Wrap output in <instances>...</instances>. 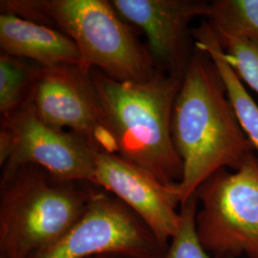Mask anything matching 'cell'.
Wrapping results in <instances>:
<instances>
[{"label": "cell", "instance_id": "obj_1", "mask_svg": "<svg viewBox=\"0 0 258 258\" xmlns=\"http://www.w3.org/2000/svg\"><path fill=\"white\" fill-rule=\"evenodd\" d=\"M171 134L183 162V176L176 184L181 206L216 171L238 170L255 151L213 60L196 46L176 98Z\"/></svg>", "mask_w": 258, "mask_h": 258}, {"label": "cell", "instance_id": "obj_17", "mask_svg": "<svg viewBox=\"0 0 258 258\" xmlns=\"http://www.w3.org/2000/svg\"><path fill=\"white\" fill-rule=\"evenodd\" d=\"M1 14L12 15L37 24H54L44 9L43 0H2Z\"/></svg>", "mask_w": 258, "mask_h": 258}, {"label": "cell", "instance_id": "obj_3", "mask_svg": "<svg viewBox=\"0 0 258 258\" xmlns=\"http://www.w3.org/2000/svg\"><path fill=\"white\" fill-rule=\"evenodd\" d=\"M90 192L35 165L2 169L0 258H30L59 239L83 216Z\"/></svg>", "mask_w": 258, "mask_h": 258}, {"label": "cell", "instance_id": "obj_9", "mask_svg": "<svg viewBox=\"0 0 258 258\" xmlns=\"http://www.w3.org/2000/svg\"><path fill=\"white\" fill-rule=\"evenodd\" d=\"M93 185L110 192L139 217L166 249L181 226L176 184L166 185L144 168L106 151L95 150Z\"/></svg>", "mask_w": 258, "mask_h": 258}, {"label": "cell", "instance_id": "obj_6", "mask_svg": "<svg viewBox=\"0 0 258 258\" xmlns=\"http://www.w3.org/2000/svg\"><path fill=\"white\" fill-rule=\"evenodd\" d=\"M166 249L135 212L95 185L87 208L74 227L30 258H87L101 253L160 258Z\"/></svg>", "mask_w": 258, "mask_h": 258}, {"label": "cell", "instance_id": "obj_7", "mask_svg": "<svg viewBox=\"0 0 258 258\" xmlns=\"http://www.w3.org/2000/svg\"><path fill=\"white\" fill-rule=\"evenodd\" d=\"M1 126L12 139V150L2 169L35 165L58 181L93 184L95 149L73 133L42 121L30 102L1 118Z\"/></svg>", "mask_w": 258, "mask_h": 258}, {"label": "cell", "instance_id": "obj_14", "mask_svg": "<svg viewBox=\"0 0 258 258\" xmlns=\"http://www.w3.org/2000/svg\"><path fill=\"white\" fill-rule=\"evenodd\" d=\"M207 19L215 35L258 41V0L212 1Z\"/></svg>", "mask_w": 258, "mask_h": 258}, {"label": "cell", "instance_id": "obj_5", "mask_svg": "<svg viewBox=\"0 0 258 258\" xmlns=\"http://www.w3.org/2000/svg\"><path fill=\"white\" fill-rule=\"evenodd\" d=\"M195 194L204 249L213 258H258V156L250 155L238 170L216 171Z\"/></svg>", "mask_w": 258, "mask_h": 258}, {"label": "cell", "instance_id": "obj_8", "mask_svg": "<svg viewBox=\"0 0 258 258\" xmlns=\"http://www.w3.org/2000/svg\"><path fill=\"white\" fill-rule=\"evenodd\" d=\"M30 104L37 117L50 126L67 129L95 150L114 154L89 76L83 73L77 65L43 68Z\"/></svg>", "mask_w": 258, "mask_h": 258}, {"label": "cell", "instance_id": "obj_15", "mask_svg": "<svg viewBox=\"0 0 258 258\" xmlns=\"http://www.w3.org/2000/svg\"><path fill=\"white\" fill-rule=\"evenodd\" d=\"M215 37L240 80L258 94V41L226 35Z\"/></svg>", "mask_w": 258, "mask_h": 258}, {"label": "cell", "instance_id": "obj_12", "mask_svg": "<svg viewBox=\"0 0 258 258\" xmlns=\"http://www.w3.org/2000/svg\"><path fill=\"white\" fill-rule=\"evenodd\" d=\"M194 45L211 56L221 76L228 97L237 116L240 125L258 156V105L249 96L239 77L226 60L221 45L207 20L192 29Z\"/></svg>", "mask_w": 258, "mask_h": 258}, {"label": "cell", "instance_id": "obj_10", "mask_svg": "<svg viewBox=\"0 0 258 258\" xmlns=\"http://www.w3.org/2000/svg\"><path fill=\"white\" fill-rule=\"evenodd\" d=\"M122 19L140 28L148 39V52L157 69L183 76L195 46L189 25L207 18L210 2L198 0H113Z\"/></svg>", "mask_w": 258, "mask_h": 258}, {"label": "cell", "instance_id": "obj_4", "mask_svg": "<svg viewBox=\"0 0 258 258\" xmlns=\"http://www.w3.org/2000/svg\"><path fill=\"white\" fill-rule=\"evenodd\" d=\"M47 15L78 47L80 70L118 82H142L156 70L148 48L105 0H43Z\"/></svg>", "mask_w": 258, "mask_h": 258}, {"label": "cell", "instance_id": "obj_2", "mask_svg": "<svg viewBox=\"0 0 258 258\" xmlns=\"http://www.w3.org/2000/svg\"><path fill=\"white\" fill-rule=\"evenodd\" d=\"M88 76L114 154L150 172L162 184H178L183 162L173 144L171 120L183 76L157 68L142 82H118L98 69Z\"/></svg>", "mask_w": 258, "mask_h": 258}, {"label": "cell", "instance_id": "obj_13", "mask_svg": "<svg viewBox=\"0 0 258 258\" xmlns=\"http://www.w3.org/2000/svg\"><path fill=\"white\" fill-rule=\"evenodd\" d=\"M43 67L34 61L0 55V113L5 118L30 102Z\"/></svg>", "mask_w": 258, "mask_h": 258}, {"label": "cell", "instance_id": "obj_18", "mask_svg": "<svg viewBox=\"0 0 258 258\" xmlns=\"http://www.w3.org/2000/svg\"><path fill=\"white\" fill-rule=\"evenodd\" d=\"M87 258H132L125 255V254H121V253H101V254H96Z\"/></svg>", "mask_w": 258, "mask_h": 258}, {"label": "cell", "instance_id": "obj_11", "mask_svg": "<svg viewBox=\"0 0 258 258\" xmlns=\"http://www.w3.org/2000/svg\"><path fill=\"white\" fill-rule=\"evenodd\" d=\"M2 53L34 61L43 68L79 64L80 54L74 41L61 31L16 16L0 15Z\"/></svg>", "mask_w": 258, "mask_h": 258}, {"label": "cell", "instance_id": "obj_16", "mask_svg": "<svg viewBox=\"0 0 258 258\" xmlns=\"http://www.w3.org/2000/svg\"><path fill=\"white\" fill-rule=\"evenodd\" d=\"M198 205L197 195L194 194L181 206L180 229L160 258H213L204 249L197 235L195 217Z\"/></svg>", "mask_w": 258, "mask_h": 258}]
</instances>
